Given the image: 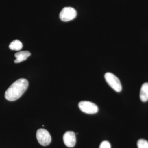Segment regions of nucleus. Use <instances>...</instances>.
<instances>
[{
  "label": "nucleus",
  "mask_w": 148,
  "mask_h": 148,
  "mask_svg": "<svg viewBox=\"0 0 148 148\" xmlns=\"http://www.w3.org/2000/svg\"><path fill=\"white\" fill-rule=\"evenodd\" d=\"M77 16L76 10L73 8H64L60 12L59 17L63 21H69L74 19Z\"/></svg>",
  "instance_id": "nucleus-4"
},
{
  "label": "nucleus",
  "mask_w": 148,
  "mask_h": 148,
  "mask_svg": "<svg viewBox=\"0 0 148 148\" xmlns=\"http://www.w3.org/2000/svg\"><path fill=\"white\" fill-rule=\"evenodd\" d=\"M36 138L38 142L41 145H48L51 142L50 134L46 130L41 128L37 131Z\"/></svg>",
  "instance_id": "nucleus-3"
},
{
  "label": "nucleus",
  "mask_w": 148,
  "mask_h": 148,
  "mask_svg": "<svg viewBox=\"0 0 148 148\" xmlns=\"http://www.w3.org/2000/svg\"><path fill=\"white\" fill-rule=\"evenodd\" d=\"M138 148H148V142L144 139H140L137 143Z\"/></svg>",
  "instance_id": "nucleus-10"
},
{
  "label": "nucleus",
  "mask_w": 148,
  "mask_h": 148,
  "mask_svg": "<svg viewBox=\"0 0 148 148\" xmlns=\"http://www.w3.org/2000/svg\"><path fill=\"white\" fill-rule=\"evenodd\" d=\"M29 86V82L24 78L19 79L13 83L5 91V97L8 101H16L21 97Z\"/></svg>",
  "instance_id": "nucleus-1"
},
{
  "label": "nucleus",
  "mask_w": 148,
  "mask_h": 148,
  "mask_svg": "<svg viewBox=\"0 0 148 148\" xmlns=\"http://www.w3.org/2000/svg\"><path fill=\"white\" fill-rule=\"evenodd\" d=\"M79 107L82 112L87 114H95L98 111L97 105L89 101H81L79 104Z\"/></svg>",
  "instance_id": "nucleus-5"
},
{
  "label": "nucleus",
  "mask_w": 148,
  "mask_h": 148,
  "mask_svg": "<svg viewBox=\"0 0 148 148\" xmlns=\"http://www.w3.org/2000/svg\"><path fill=\"white\" fill-rule=\"evenodd\" d=\"M30 55H31V53L28 51H18L14 55L16 59L14 60V62L16 64L21 63L22 61L27 60V58Z\"/></svg>",
  "instance_id": "nucleus-7"
},
{
  "label": "nucleus",
  "mask_w": 148,
  "mask_h": 148,
  "mask_svg": "<svg viewBox=\"0 0 148 148\" xmlns=\"http://www.w3.org/2000/svg\"><path fill=\"white\" fill-rule=\"evenodd\" d=\"M140 98L143 102L148 101V83L143 84L140 91Z\"/></svg>",
  "instance_id": "nucleus-8"
},
{
  "label": "nucleus",
  "mask_w": 148,
  "mask_h": 148,
  "mask_svg": "<svg viewBox=\"0 0 148 148\" xmlns=\"http://www.w3.org/2000/svg\"><path fill=\"white\" fill-rule=\"evenodd\" d=\"M105 79L110 86L117 92L122 90V86L119 79L111 73H107L105 75Z\"/></svg>",
  "instance_id": "nucleus-2"
},
{
  "label": "nucleus",
  "mask_w": 148,
  "mask_h": 148,
  "mask_svg": "<svg viewBox=\"0 0 148 148\" xmlns=\"http://www.w3.org/2000/svg\"><path fill=\"white\" fill-rule=\"evenodd\" d=\"M23 47V45L20 41L18 40H14L11 42L9 45V48L11 50L19 51Z\"/></svg>",
  "instance_id": "nucleus-9"
},
{
  "label": "nucleus",
  "mask_w": 148,
  "mask_h": 148,
  "mask_svg": "<svg viewBox=\"0 0 148 148\" xmlns=\"http://www.w3.org/2000/svg\"><path fill=\"white\" fill-rule=\"evenodd\" d=\"M63 140L66 146L72 148L75 146L76 142L75 134L73 131H67L63 136Z\"/></svg>",
  "instance_id": "nucleus-6"
},
{
  "label": "nucleus",
  "mask_w": 148,
  "mask_h": 148,
  "mask_svg": "<svg viewBox=\"0 0 148 148\" xmlns=\"http://www.w3.org/2000/svg\"><path fill=\"white\" fill-rule=\"evenodd\" d=\"M99 148H111L110 144L108 141H103L100 145Z\"/></svg>",
  "instance_id": "nucleus-11"
}]
</instances>
